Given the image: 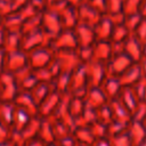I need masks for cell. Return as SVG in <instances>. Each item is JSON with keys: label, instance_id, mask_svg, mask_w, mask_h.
I'll return each mask as SVG.
<instances>
[{"label": "cell", "instance_id": "cell-1", "mask_svg": "<svg viewBox=\"0 0 146 146\" xmlns=\"http://www.w3.org/2000/svg\"><path fill=\"white\" fill-rule=\"evenodd\" d=\"M26 56L29 66L35 71L48 66L54 59L55 51L50 47H39L26 52Z\"/></svg>", "mask_w": 146, "mask_h": 146}, {"label": "cell", "instance_id": "cell-2", "mask_svg": "<svg viewBox=\"0 0 146 146\" xmlns=\"http://www.w3.org/2000/svg\"><path fill=\"white\" fill-rule=\"evenodd\" d=\"M19 89L14 74L8 72L0 73V97L1 102H14Z\"/></svg>", "mask_w": 146, "mask_h": 146}, {"label": "cell", "instance_id": "cell-3", "mask_svg": "<svg viewBox=\"0 0 146 146\" xmlns=\"http://www.w3.org/2000/svg\"><path fill=\"white\" fill-rule=\"evenodd\" d=\"M55 59L60 65L62 72L72 73L76 67L82 65L76 50H57L55 51Z\"/></svg>", "mask_w": 146, "mask_h": 146}, {"label": "cell", "instance_id": "cell-4", "mask_svg": "<svg viewBox=\"0 0 146 146\" xmlns=\"http://www.w3.org/2000/svg\"><path fill=\"white\" fill-rule=\"evenodd\" d=\"M50 48L54 51L57 50H76L78 42L73 30L64 29L58 35H56L51 42Z\"/></svg>", "mask_w": 146, "mask_h": 146}, {"label": "cell", "instance_id": "cell-5", "mask_svg": "<svg viewBox=\"0 0 146 146\" xmlns=\"http://www.w3.org/2000/svg\"><path fill=\"white\" fill-rule=\"evenodd\" d=\"M41 29L52 38L58 35L64 30L59 16L50 9H46L41 14Z\"/></svg>", "mask_w": 146, "mask_h": 146}, {"label": "cell", "instance_id": "cell-6", "mask_svg": "<svg viewBox=\"0 0 146 146\" xmlns=\"http://www.w3.org/2000/svg\"><path fill=\"white\" fill-rule=\"evenodd\" d=\"M132 64H133V62L124 52L112 56L111 59L108 62H106V64H105L106 65V73L108 75H113V76L119 78Z\"/></svg>", "mask_w": 146, "mask_h": 146}, {"label": "cell", "instance_id": "cell-7", "mask_svg": "<svg viewBox=\"0 0 146 146\" xmlns=\"http://www.w3.org/2000/svg\"><path fill=\"white\" fill-rule=\"evenodd\" d=\"M105 64L106 63L100 62H90L88 64H84L89 87H100L102 82L107 75Z\"/></svg>", "mask_w": 146, "mask_h": 146}, {"label": "cell", "instance_id": "cell-8", "mask_svg": "<svg viewBox=\"0 0 146 146\" xmlns=\"http://www.w3.org/2000/svg\"><path fill=\"white\" fill-rule=\"evenodd\" d=\"M27 64V56L26 52L22 50H17L14 52H8L6 54V59H5V66L2 72H8L14 74L15 72L26 67Z\"/></svg>", "mask_w": 146, "mask_h": 146}, {"label": "cell", "instance_id": "cell-9", "mask_svg": "<svg viewBox=\"0 0 146 146\" xmlns=\"http://www.w3.org/2000/svg\"><path fill=\"white\" fill-rule=\"evenodd\" d=\"M62 94H59L56 90H52L44 99L43 102L39 105L38 107V115L41 117H50L54 115L57 106L60 103L62 99Z\"/></svg>", "mask_w": 146, "mask_h": 146}, {"label": "cell", "instance_id": "cell-10", "mask_svg": "<svg viewBox=\"0 0 146 146\" xmlns=\"http://www.w3.org/2000/svg\"><path fill=\"white\" fill-rule=\"evenodd\" d=\"M75 38H76V42H78V48H83V47H91L95 44L96 42V38H95V32L94 29L78 23V25L73 29Z\"/></svg>", "mask_w": 146, "mask_h": 146}, {"label": "cell", "instance_id": "cell-11", "mask_svg": "<svg viewBox=\"0 0 146 146\" xmlns=\"http://www.w3.org/2000/svg\"><path fill=\"white\" fill-rule=\"evenodd\" d=\"M78 10V18H79V23L88 25L90 27H95L97 25V23L103 18V14H100L99 11L95 10L92 7H90L89 5H83L79 8H76Z\"/></svg>", "mask_w": 146, "mask_h": 146}, {"label": "cell", "instance_id": "cell-12", "mask_svg": "<svg viewBox=\"0 0 146 146\" xmlns=\"http://www.w3.org/2000/svg\"><path fill=\"white\" fill-rule=\"evenodd\" d=\"M88 87H89V84H88V78H87V73H86V66H84V64H82L71 73L68 94H74V92L83 90Z\"/></svg>", "mask_w": 146, "mask_h": 146}, {"label": "cell", "instance_id": "cell-13", "mask_svg": "<svg viewBox=\"0 0 146 146\" xmlns=\"http://www.w3.org/2000/svg\"><path fill=\"white\" fill-rule=\"evenodd\" d=\"M123 52L133 63H139L143 58V44L133 34H130L123 42Z\"/></svg>", "mask_w": 146, "mask_h": 146}, {"label": "cell", "instance_id": "cell-14", "mask_svg": "<svg viewBox=\"0 0 146 146\" xmlns=\"http://www.w3.org/2000/svg\"><path fill=\"white\" fill-rule=\"evenodd\" d=\"M103 91V94L105 95L107 102H111L113 99H116L122 90V86L120 83L119 78L113 76V75H106V78L104 79V81L102 82L100 87H99Z\"/></svg>", "mask_w": 146, "mask_h": 146}, {"label": "cell", "instance_id": "cell-15", "mask_svg": "<svg viewBox=\"0 0 146 146\" xmlns=\"http://www.w3.org/2000/svg\"><path fill=\"white\" fill-rule=\"evenodd\" d=\"M35 116L30 114L24 108L16 106L15 105V111H14V116H13V124H11V131L13 133H21L24 128L29 124L31 119Z\"/></svg>", "mask_w": 146, "mask_h": 146}, {"label": "cell", "instance_id": "cell-16", "mask_svg": "<svg viewBox=\"0 0 146 146\" xmlns=\"http://www.w3.org/2000/svg\"><path fill=\"white\" fill-rule=\"evenodd\" d=\"M112 114H113V121L122 122L125 124H129L132 121V114L131 112L119 100V98L113 99L108 102Z\"/></svg>", "mask_w": 146, "mask_h": 146}, {"label": "cell", "instance_id": "cell-17", "mask_svg": "<svg viewBox=\"0 0 146 146\" xmlns=\"http://www.w3.org/2000/svg\"><path fill=\"white\" fill-rule=\"evenodd\" d=\"M94 56L91 62H100L106 63L111 59L112 52V43L110 41H96L92 46Z\"/></svg>", "mask_w": 146, "mask_h": 146}, {"label": "cell", "instance_id": "cell-18", "mask_svg": "<svg viewBox=\"0 0 146 146\" xmlns=\"http://www.w3.org/2000/svg\"><path fill=\"white\" fill-rule=\"evenodd\" d=\"M84 102L87 106L97 110L98 107L105 105L107 103V99L99 87H89L84 97Z\"/></svg>", "mask_w": 146, "mask_h": 146}, {"label": "cell", "instance_id": "cell-19", "mask_svg": "<svg viewBox=\"0 0 146 146\" xmlns=\"http://www.w3.org/2000/svg\"><path fill=\"white\" fill-rule=\"evenodd\" d=\"M141 76H143V72H141V67H140L139 63H133L125 72H123L119 76V80H120L122 88L123 87H131Z\"/></svg>", "mask_w": 146, "mask_h": 146}, {"label": "cell", "instance_id": "cell-20", "mask_svg": "<svg viewBox=\"0 0 146 146\" xmlns=\"http://www.w3.org/2000/svg\"><path fill=\"white\" fill-rule=\"evenodd\" d=\"M113 27H114V25L105 16H103V18L94 27L96 41H110L111 42Z\"/></svg>", "mask_w": 146, "mask_h": 146}, {"label": "cell", "instance_id": "cell-21", "mask_svg": "<svg viewBox=\"0 0 146 146\" xmlns=\"http://www.w3.org/2000/svg\"><path fill=\"white\" fill-rule=\"evenodd\" d=\"M128 135L131 139L132 146H139L141 141L146 138V128L141 122L131 121L128 125Z\"/></svg>", "mask_w": 146, "mask_h": 146}, {"label": "cell", "instance_id": "cell-22", "mask_svg": "<svg viewBox=\"0 0 146 146\" xmlns=\"http://www.w3.org/2000/svg\"><path fill=\"white\" fill-rule=\"evenodd\" d=\"M16 106H19L22 108H24L25 111H27L30 114L32 115H38V105L35 104V102L33 100L32 96L30 92H24V91H19L18 95L16 96L15 100H14Z\"/></svg>", "mask_w": 146, "mask_h": 146}, {"label": "cell", "instance_id": "cell-23", "mask_svg": "<svg viewBox=\"0 0 146 146\" xmlns=\"http://www.w3.org/2000/svg\"><path fill=\"white\" fill-rule=\"evenodd\" d=\"M41 124H42V117L39 115H35L31 119V121L29 122V124L24 128V130L19 133L22 139L27 141L30 139L33 138H38L39 137V132L41 129Z\"/></svg>", "mask_w": 146, "mask_h": 146}, {"label": "cell", "instance_id": "cell-24", "mask_svg": "<svg viewBox=\"0 0 146 146\" xmlns=\"http://www.w3.org/2000/svg\"><path fill=\"white\" fill-rule=\"evenodd\" d=\"M117 98H119V100L131 112V114H132V112L135 111V108L137 107L138 103L140 102L131 87H123Z\"/></svg>", "mask_w": 146, "mask_h": 146}, {"label": "cell", "instance_id": "cell-25", "mask_svg": "<svg viewBox=\"0 0 146 146\" xmlns=\"http://www.w3.org/2000/svg\"><path fill=\"white\" fill-rule=\"evenodd\" d=\"M54 90L52 83H48V82H38L35 84V87L30 91L33 100L35 102V104L39 105L43 102V99Z\"/></svg>", "mask_w": 146, "mask_h": 146}, {"label": "cell", "instance_id": "cell-26", "mask_svg": "<svg viewBox=\"0 0 146 146\" xmlns=\"http://www.w3.org/2000/svg\"><path fill=\"white\" fill-rule=\"evenodd\" d=\"M21 42H22V33L21 32L6 31L5 42H3L2 49L6 51V54L21 50Z\"/></svg>", "mask_w": 146, "mask_h": 146}, {"label": "cell", "instance_id": "cell-27", "mask_svg": "<svg viewBox=\"0 0 146 146\" xmlns=\"http://www.w3.org/2000/svg\"><path fill=\"white\" fill-rule=\"evenodd\" d=\"M15 111L14 102H0V123L11 130L13 116Z\"/></svg>", "mask_w": 146, "mask_h": 146}, {"label": "cell", "instance_id": "cell-28", "mask_svg": "<svg viewBox=\"0 0 146 146\" xmlns=\"http://www.w3.org/2000/svg\"><path fill=\"white\" fill-rule=\"evenodd\" d=\"M43 143L49 144V143H55V136L52 131V124H51V119L50 117H42V124L41 129L39 132V137Z\"/></svg>", "mask_w": 146, "mask_h": 146}, {"label": "cell", "instance_id": "cell-29", "mask_svg": "<svg viewBox=\"0 0 146 146\" xmlns=\"http://www.w3.org/2000/svg\"><path fill=\"white\" fill-rule=\"evenodd\" d=\"M73 136L75 140L80 144H84L88 146H91L92 143L95 141V137L91 133L89 127H81V128H75L73 130Z\"/></svg>", "mask_w": 146, "mask_h": 146}, {"label": "cell", "instance_id": "cell-30", "mask_svg": "<svg viewBox=\"0 0 146 146\" xmlns=\"http://www.w3.org/2000/svg\"><path fill=\"white\" fill-rule=\"evenodd\" d=\"M70 80H71V73L67 72H62L54 81H52V87L54 90L58 91L59 94H68V87H70Z\"/></svg>", "mask_w": 146, "mask_h": 146}, {"label": "cell", "instance_id": "cell-31", "mask_svg": "<svg viewBox=\"0 0 146 146\" xmlns=\"http://www.w3.org/2000/svg\"><path fill=\"white\" fill-rule=\"evenodd\" d=\"M131 33L128 31V29L123 25V24H119V25H114L113 27V32H112V36H111V42L114 43H122L124 42L128 36Z\"/></svg>", "mask_w": 146, "mask_h": 146}, {"label": "cell", "instance_id": "cell-32", "mask_svg": "<svg viewBox=\"0 0 146 146\" xmlns=\"http://www.w3.org/2000/svg\"><path fill=\"white\" fill-rule=\"evenodd\" d=\"M96 116H97V121H99L106 125L113 121V114H112L108 102L105 105H103L96 110Z\"/></svg>", "mask_w": 146, "mask_h": 146}, {"label": "cell", "instance_id": "cell-33", "mask_svg": "<svg viewBox=\"0 0 146 146\" xmlns=\"http://www.w3.org/2000/svg\"><path fill=\"white\" fill-rule=\"evenodd\" d=\"M108 140H110L111 146H132V143L128 135V131L115 135L113 137H108Z\"/></svg>", "mask_w": 146, "mask_h": 146}, {"label": "cell", "instance_id": "cell-34", "mask_svg": "<svg viewBox=\"0 0 146 146\" xmlns=\"http://www.w3.org/2000/svg\"><path fill=\"white\" fill-rule=\"evenodd\" d=\"M144 0H123V14L127 15H133L139 14L140 6Z\"/></svg>", "mask_w": 146, "mask_h": 146}, {"label": "cell", "instance_id": "cell-35", "mask_svg": "<svg viewBox=\"0 0 146 146\" xmlns=\"http://www.w3.org/2000/svg\"><path fill=\"white\" fill-rule=\"evenodd\" d=\"M143 21L141 16L139 14H133V15H127L124 17V21H123V25L128 29V31L132 34L136 29L138 27V25L140 24V22Z\"/></svg>", "mask_w": 146, "mask_h": 146}, {"label": "cell", "instance_id": "cell-36", "mask_svg": "<svg viewBox=\"0 0 146 146\" xmlns=\"http://www.w3.org/2000/svg\"><path fill=\"white\" fill-rule=\"evenodd\" d=\"M91 133L94 135V137L97 138H105L107 137V125L99 122V121H95L92 122L90 125H88Z\"/></svg>", "mask_w": 146, "mask_h": 146}, {"label": "cell", "instance_id": "cell-37", "mask_svg": "<svg viewBox=\"0 0 146 146\" xmlns=\"http://www.w3.org/2000/svg\"><path fill=\"white\" fill-rule=\"evenodd\" d=\"M128 125L129 124H125V123H122V122L112 121L110 124H107V138L127 131Z\"/></svg>", "mask_w": 146, "mask_h": 146}, {"label": "cell", "instance_id": "cell-38", "mask_svg": "<svg viewBox=\"0 0 146 146\" xmlns=\"http://www.w3.org/2000/svg\"><path fill=\"white\" fill-rule=\"evenodd\" d=\"M139 100H146V76L143 75L133 86H131Z\"/></svg>", "mask_w": 146, "mask_h": 146}, {"label": "cell", "instance_id": "cell-39", "mask_svg": "<svg viewBox=\"0 0 146 146\" xmlns=\"http://www.w3.org/2000/svg\"><path fill=\"white\" fill-rule=\"evenodd\" d=\"M122 9H123V0H106L105 14H120L123 13Z\"/></svg>", "mask_w": 146, "mask_h": 146}, {"label": "cell", "instance_id": "cell-40", "mask_svg": "<svg viewBox=\"0 0 146 146\" xmlns=\"http://www.w3.org/2000/svg\"><path fill=\"white\" fill-rule=\"evenodd\" d=\"M146 117V100H140L132 112V121L141 122Z\"/></svg>", "mask_w": 146, "mask_h": 146}, {"label": "cell", "instance_id": "cell-41", "mask_svg": "<svg viewBox=\"0 0 146 146\" xmlns=\"http://www.w3.org/2000/svg\"><path fill=\"white\" fill-rule=\"evenodd\" d=\"M132 34L141 42V44L146 43V19H143L140 22V24L138 25V27Z\"/></svg>", "mask_w": 146, "mask_h": 146}, {"label": "cell", "instance_id": "cell-42", "mask_svg": "<svg viewBox=\"0 0 146 146\" xmlns=\"http://www.w3.org/2000/svg\"><path fill=\"white\" fill-rule=\"evenodd\" d=\"M11 135H13V131L9 128H7L0 123V141H6V140L10 139Z\"/></svg>", "mask_w": 146, "mask_h": 146}, {"label": "cell", "instance_id": "cell-43", "mask_svg": "<svg viewBox=\"0 0 146 146\" xmlns=\"http://www.w3.org/2000/svg\"><path fill=\"white\" fill-rule=\"evenodd\" d=\"M9 1H10L11 6H13L14 13L21 10L23 7H25V6L30 2V0H9Z\"/></svg>", "mask_w": 146, "mask_h": 146}, {"label": "cell", "instance_id": "cell-44", "mask_svg": "<svg viewBox=\"0 0 146 146\" xmlns=\"http://www.w3.org/2000/svg\"><path fill=\"white\" fill-rule=\"evenodd\" d=\"M91 146H111V144H110L108 138L105 137V138H97V139H95V141L92 143Z\"/></svg>", "mask_w": 146, "mask_h": 146}, {"label": "cell", "instance_id": "cell-45", "mask_svg": "<svg viewBox=\"0 0 146 146\" xmlns=\"http://www.w3.org/2000/svg\"><path fill=\"white\" fill-rule=\"evenodd\" d=\"M25 146H46V143H43L40 138H33L25 141Z\"/></svg>", "mask_w": 146, "mask_h": 146}, {"label": "cell", "instance_id": "cell-46", "mask_svg": "<svg viewBox=\"0 0 146 146\" xmlns=\"http://www.w3.org/2000/svg\"><path fill=\"white\" fill-rule=\"evenodd\" d=\"M66 2L71 6V7H74V8H79L86 3H88V0H66Z\"/></svg>", "mask_w": 146, "mask_h": 146}, {"label": "cell", "instance_id": "cell-47", "mask_svg": "<svg viewBox=\"0 0 146 146\" xmlns=\"http://www.w3.org/2000/svg\"><path fill=\"white\" fill-rule=\"evenodd\" d=\"M5 59H6V51H5L2 48H0V73L3 71Z\"/></svg>", "mask_w": 146, "mask_h": 146}, {"label": "cell", "instance_id": "cell-48", "mask_svg": "<svg viewBox=\"0 0 146 146\" xmlns=\"http://www.w3.org/2000/svg\"><path fill=\"white\" fill-rule=\"evenodd\" d=\"M139 15L141 16L143 19H146V0L143 1L141 6H140V9H139Z\"/></svg>", "mask_w": 146, "mask_h": 146}, {"label": "cell", "instance_id": "cell-49", "mask_svg": "<svg viewBox=\"0 0 146 146\" xmlns=\"http://www.w3.org/2000/svg\"><path fill=\"white\" fill-rule=\"evenodd\" d=\"M5 35H6V30L3 29V26H1V27H0V48H2V47H3Z\"/></svg>", "mask_w": 146, "mask_h": 146}, {"label": "cell", "instance_id": "cell-50", "mask_svg": "<svg viewBox=\"0 0 146 146\" xmlns=\"http://www.w3.org/2000/svg\"><path fill=\"white\" fill-rule=\"evenodd\" d=\"M0 146H16V144H15V141L10 138V139H8V140H6V141H0Z\"/></svg>", "mask_w": 146, "mask_h": 146}, {"label": "cell", "instance_id": "cell-51", "mask_svg": "<svg viewBox=\"0 0 146 146\" xmlns=\"http://www.w3.org/2000/svg\"><path fill=\"white\" fill-rule=\"evenodd\" d=\"M44 1H46V6H47V8H49L50 6H52V5L57 3V2L64 1V0H44Z\"/></svg>", "mask_w": 146, "mask_h": 146}, {"label": "cell", "instance_id": "cell-52", "mask_svg": "<svg viewBox=\"0 0 146 146\" xmlns=\"http://www.w3.org/2000/svg\"><path fill=\"white\" fill-rule=\"evenodd\" d=\"M46 146H58V145H57V143L55 141V143H49V144H46Z\"/></svg>", "mask_w": 146, "mask_h": 146}, {"label": "cell", "instance_id": "cell-53", "mask_svg": "<svg viewBox=\"0 0 146 146\" xmlns=\"http://www.w3.org/2000/svg\"><path fill=\"white\" fill-rule=\"evenodd\" d=\"M139 146H146V138H145V139L141 141V144H140Z\"/></svg>", "mask_w": 146, "mask_h": 146}, {"label": "cell", "instance_id": "cell-54", "mask_svg": "<svg viewBox=\"0 0 146 146\" xmlns=\"http://www.w3.org/2000/svg\"><path fill=\"white\" fill-rule=\"evenodd\" d=\"M141 123H143V124H144V127L146 128V117H145V119H144V120L141 121Z\"/></svg>", "mask_w": 146, "mask_h": 146}, {"label": "cell", "instance_id": "cell-55", "mask_svg": "<svg viewBox=\"0 0 146 146\" xmlns=\"http://www.w3.org/2000/svg\"><path fill=\"white\" fill-rule=\"evenodd\" d=\"M76 146H88V145H84V144H80V143H76Z\"/></svg>", "mask_w": 146, "mask_h": 146}, {"label": "cell", "instance_id": "cell-56", "mask_svg": "<svg viewBox=\"0 0 146 146\" xmlns=\"http://www.w3.org/2000/svg\"><path fill=\"white\" fill-rule=\"evenodd\" d=\"M0 102H1V97H0Z\"/></svg>", "mask_w": 146, "mask_h": 146}]
</instances>
